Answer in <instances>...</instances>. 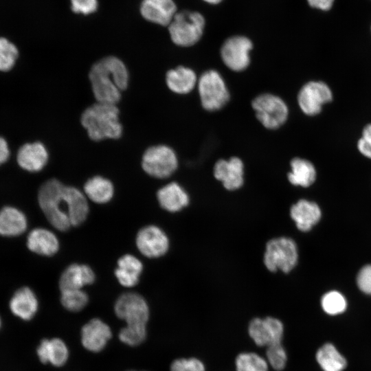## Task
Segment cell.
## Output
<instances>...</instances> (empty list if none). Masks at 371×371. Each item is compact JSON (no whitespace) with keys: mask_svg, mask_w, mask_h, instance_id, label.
<instances>
[{"mask_svg":"<svg viewBox=\"0 0 371 371\" xmlns=\"http://www.w3.org/2000/svg\"><path fill=\"white\" fill-rule=\"evenodd\" d=\"M48 159L47 149L41 142L26 144L17 154L19 165L29 172H38L46 165Z\"/></svg>","mask_w":371,"mask_h":371,"instance_id":"obj_20","label":"cell"},{"mask_svg":"<svg viewBox=\"0 0 371 371\" xmlns=\"http://www.w3.org/2000/svg\"><path fill=\"white\" fill-rule=\"evenodd\" d=\"M129 371H135V370H129Z\"/></svg>","mask_w":371,"mask_h":371,"instance_id":"obj_44","label":"cell"},{"mask_svg":"<svg viewBox=\"0 0 371 371\" xmlns=\"http://www.w3.org/2000/svg\"><path fill=\"white\" fill-rule=\"evenodd\" d=\"M316 359L324 371H343L347 365L346 359L330 343L319 348Z\"/></svg>","mask_w":371,"mask_h":371,"instance_id":"obj_29","label":"cell"},{"mask_svg":"<svg viewBox=\"0 0 371 371\" xmlns=\"http://www.w3.org/2000/svg\"><path fill=\"white\" fill-rule=\"evenodd\" d=\"M116 316L126 324L146 325L150 311L146 300L139 294L128 292L121 295L114 305Z\"/></svg>","mask_w":371,"mask_h":371,"instance_id":"obj_9","label":"cell"},{"mask_svg":"<svg viewBox=\"0 0 371 371\" xmlns=\"http://www.w3.org/2000/svg\"><path fill=\"white\" fill-rule=\"evenodd\" d=\"M290 216L299 230L308 232L319 221L321 210L315 203L301 199L291 206Z\"/></svg>","mask_w":371,"mask_h":371,"instance_id":"obj_22","label":"cell"},{"mask_svg":"<svg viewBox=\"0 0 371 371\" xmlns=\"http://www.w3.org/2000/svg\"><path fill=\"white\" fill-rule=\"evenodd\" d=\"M27 227L25 214L16 207L5 206L0 210V235L6 237L22 234Z\"/></svg>","mask_w":371,"mask_h":371,"instance_id":"obj_24","label":"cell"},{"mask_svg":"<svg viewBox=\"0 0 371 371\" xmlns=\"http://www.w3.org/2000/svg\"><path fill=\"white\" fill-rule=\"evenodd\" d=\"M178 160L175 151L168 146L157 145L147 148L142 159L143 170L151 177L164 179L177 170Z\"/></svg>","mask_w":371,"mask_h":371,"instance_id":"obj_6","label":"cell"},{"mask_svg":"<svg viewBox=\"0 0 371 371\" xmlns=\"http://www.w3.org/2000/svg\"><path fill=\"white\" fill-rule=\"evenodd\" d=\"M357 148L363 155L371 159V124L363 128L362 137L357 143Z\"/></svg>","mask_w":371,"mask_h":371,"instance_id":"obj_37","label":"cell"},{"mask_svg":"<svg viewBox=\"0 0 371 371\" xmlns=\"http://www.w3.org/2000/svg\"><path fill=\"white\" fill-rule=\"evenodd\" d=\"M321 304L323 310L331 315L343 313L347 306L344 295L336 291H332L324 294L322 298Z\"/></svg>","mask_w":371,"mask_h":371,"instance_id":"obj_33","label":"cell"},{"mask_svg":"<svg viewBox=\"0 0 371 371\" xmlns=\"http://www.w3.org/2000/svg\"><path fill=\"white\" fill-rule=\"evenodd\" d=\"M38 202L50 224L62 232L82 223L89 213V204L83 193L56 179L43 183Z\"/></svg>","mask_w":371,"mask_h":371,"instance_id":"obj_1","label":"cell"},{"mask_svg":"<svg viewBox=\"0 0 371 371\" xmlns=\"http://www.w3.org/2000/svg\"><path fill=\"white\" fill-rule=\"evenodd\" d=\"M203 107L207 111L222 108L229 100V93L221 75L215 70L204 72L198 82Z\"/></svg>","mask_w":371,"mask_h":371,"instance_id":"obj_7","label":"cell"},{"mask_svg":"<svg viewBox=\"0 0 371 371\" xmlns=\"http://www.w3.org/2000/svg\"><path fill=\"white\" fill-rule=\"evenodd\" d=\"M38 361L44 366H63L69 358V349L65 341L56 337H43L35 349Z\"/></svg>","mask_w":371,"mask_h":371,"instance_id":"obj_15","label":"cell"},{"mask_svg":"<svg viewBox=\"0 0 371 371\" xmlns=\"http://www.w3.org/2000/svg\"><path fill=\"white\" fill-rule=\"evenodd\" d=\"M119 113L116 104L96 102L82 112L80 122L93 141L118 139L122 135Z\"/></svg>","mask_w":371,"mask_h":371,"instance_id":"obj_3","label":"cell"},{"mask_svg":"<svg viewBox=\"0 0 371 371\" xmlns=\"http://www.w3.org/2000/svg\"><path fill=\"white\" fill-rule=\"evenodd\" d=\"M253 47L251 41L243 36H235L223 44L221 55L225 65L230 69L240 71L249 64V52Z\"/></svg>","mask_w":371,"mask_h":371,"instance_id":"obj_11","label":"cell"},{"mask_svg":"<svg viewBox=\"0 0 371 371\" xmlns=\"http://www.w3.org/2000/svg\"><path fill=\"white\" fill-rule=\"evenodd\" d=\"M267 358L270 366L276 370H283L287 361L286 351L281 344L268 346Z\"/></svg>","mask_w":371,"mask_h":371,"instance_id":"obj_35","label":"cell"},{"mask_svg":"<svg viewBox=\"0 0 371 371\" xmlns=\"http://www.w3.org/2000/svg\"><path fill=\"white\" fill-rule=\"evenodd\" d=\"M334 0H307L309 5L312 7L324 10L330 9Z\"/></svg>","mask_w":371,"mask_h":371,"instance_id":"obj_40","label":"cell"},{"mask_svg":"<svg viewBox=\"0 0 371 371\" xmlns=\"http://www.w3.org/2000/svg\"><path fill=\"white\" fill-rule=\"evenodd\" d=\"M3 317L0 313V331L3 327Z\"/></svg>","mask_w":371,"mask_h":371,"instance_id":"obj_43","label":"cell"},{"mask_svg":"<svg viewBox=\"0 0 371 371\" xmlns=\"http://www.w3.org/2000/svg\"><path fill=\"white\" fill-rule=\"evenodd\" d=\"M203 1L211 4H216V3H220L222 0H203Z\"/></svg>","mask_w":371,"mask_h":371,"instance_id":"obj_42","label":"cell"},{"mask_svg":"<svg viewBox=\"0 0 371 371\" xmlns=\"http://www.w3.org/2000/svg\"><path fill=\"white\" fill-rule=\"evenodd\" d=\"M236 371H268L266 360L254 352L239 354L235 361Z\"/></svg>","mask_w":371,"mask_h":371,"instance_id":"obj_31","label":"cell"},{"mask_svg":"<svg viewBox=\"0 0 371 371\" xmlns=\"http://www.w3.org/2000/svg\"><path fill=\"white\" fill-rule=\"evenodd\" d=\"M95 278V273L89 266L76 263L70 265L60 277V291L82 289L84 286L93 283Z\"/></svg>","mask_w":371,"mask_h":371,"instance_id":"obj_19","label":"cell"},{"mask_svg":"<svg viewBox=\"0 0 371 371\" xmlns=\"http://www.w3.org/2000/svg\"><path fill=\"white\" fill-rule=\"evenodd\" d=\"M256 115L261 124L267 128L276 129L287 119L288 108L279 97L265 93L257 96L251 103Z\"/></svg>","mask_w":371,"mask_h":371,"instance_id":"obj_8","label":"cell"},{"mask_svg":"<svg viewBox=\"0 0 371 371\" xmlns=\"http://www.w3.org/2000/svg\"><path fill=\"white\" fill-rule=\"evenodd\" d=\"M357 284L363 293L371 295V265L360 270L357 276Z\"/></svg>","mask_w":371,"mask_h":371,"instance_id":"obj_39","label":"cell"},{"mask_svg":"<svg viewBox=\"0 0 371 371\" xmlns=\"http://www.w3.org/2000/svg\"><path fill=\"white\" fill-rule=\"evenodd\" d=\"M170 371H205V368L203 363L196 358H181L172 361Z\"/></svg>","mask_w":371,"mask_h":371,"instance_id":"obj_36","label":"cell"},{"mask_svg":"<svg viewBox=\"0 0 371 371\" xmlns=\"http://www.w3.org/2000/svg\"><path fill=\"white\" fill-rule=\"evenodd\" d=\"M8 307L10 313L15 318L24 322H30L37 316L39 301L31 288L22 286L10 296Z\"/></svg>","mask_w":371,"mask_h":371,"instance_id":"obj_13","label":"cell"},{"mask_svg":"<svg viewBox=\"0 0 371 371\" xmlns=\"http://www.w3.org/2000/svg\"><path fill=\"white\" fill-rule=\"evenodd\" d=\"M248 333L254 343L259 346H269L281 344L284 326L280 320L272 317L254 318L249 324Z\"/></svg>","mask_w":371,"mask_h":371,"instance_id":"obj_12","label":"cell"},{"mask_svg":"<svg viewBox=\"0 0 371 371\" xmlns=\"http://www.w3.org/2000/svg\"><path fill=\"white\" fill-rule=\"evenodd\" d=\"M27 247L30 251L41 256H51L59 249V241L50 230L37 227L27 235Z\"/></svg>","mask_w":371,"mask_h":371,"instance_id":"obj_21","label":"cell"},{"mask_svg":"<svg viewBox=\"0 0 371 371\" xmlns=\"http://www.w3.org/2000/svg\"><path fill=\"white\" fill-rule=\"evenodd\" d=\"M110 326L99 318H93L81 329L80 340L83 347L92 352L102 351L111 338Z\"/></svg>","mask_w":371,"mask_h":371,"instance_id":"obj_16","label":"cell"},{"mask_svg":"<svg viewBox=\"0 0 371 371\" xmlns=\"http://www.w3.org/2000/svg\"><path fill=\"white\" fill-rule=\"evenodd\" d=\"M173 0H143L140 6L142 16L147 21L161 25H168L176 14Z\"/></svg>","mask_w":371,"mask_h":371,"instance_id":"obj_18","label":"cell"},{"mask_svg":"<svg viewBox=\"0 0 371 371\" xmlns=\"http://www.w3.org/2000/svg\"><path fill=\"white\" fill-rule=\"evenodd\" d=\"M87 197L96 203H106L113 196L114 188L111 181L101 176L90 178L84 186Z\"/></svg>","mask_w":371,"mask_h":371,"instance_id":"obj_28","label":"cell"},{"mask_svg":"<svg viewBox=\"0 0 371 371\" xmlns=\"http://www.w3.org/2000/svg\"><path fill=\"white\" fill-rule=\"evenodd\" d=\"M244 166L240 159H220L214 165V176L228 190L239 189L244 183Z\"/></svg>","mask_w":371,"mask_h":371,"instance_id":"obj_17","label":"cell"},{"mask_svg":"<svg viewBox=\"0 0 371 371\" xmlns=\"http://www.w3.org/2000/svg\"><path fill=\"white\" fill-rule=\"evenodd\" d=\"M71 3L74 12L84 14L94 12L98 8L97 0H71Z\"/></svg>","mask_w":371,"mask_h":371,"instance_id":"obj_38","label":"cell"},{"mask_svg":"<svg viewBox=\"0 0 371 371\" xmlns=\"http://www.w3.org/2000/svg\"><path fill=\"white\" fill-rule=\"evenodd\" d=\"M204 26L205 19L201 14L185 10L176 13L168 25V30L175 44L188 47L199 41Z\"/></svg>","mask_w":371,"mask_h":371,"instance_id":"obj_4","label":"cell"},{"mask_svg":"<svg viewBox=\"0 0 371 371\" xmlns=\"http://www.w3.org/2000/svg\"><path fill=\"white\" fill-rule=\"evenodd\" d=\"M297 259V245L291 238L282 236L267 242L263 262L269 271L289 273L295 267Z\"/></svg>","mask_w":371,"mask_h":371,"instance_id":"obj_5","label":"cell"},{"mask_svg":"<svg viewBox=\"0 0 371 371\" xmlns=\"http://www.w3.org/2000/svg\"><path fill=\"white\" fill-rule=\"evenodd\" d=\"M291 172L288 173V180L294 186L306 188L316 179L315 167L308 160L294 158L291 161Z\"/></svg>","mask_w":371,"mask_h":371,"instance_id":"obj_27","label":"cell"},{"mask_svg":"<svg viewBox=\"0 0 371 371\" xmlns=\"http://www.w3.org/2000/svg\"><path fill=\"white\" fill-rule=\"evenodd\" d=\"M89 302L87 294L82 289H69L60 291L63 306L71 312L82 310Z\"/></svg>","mask_w":371,"mask_h":371,"instance_id":"obj_30","label":"cell"},{"mask_svg":"<svg viewBox=\"0 0 371 371\" xmlns=\"http://www.w3.org/2000/svg\"><path fill=\"white\" fill-rule=\"evenodd\" d=\"M9 154L10 151L7 142L0 137V165L7 161Z\"/></svg>","mask_w":371,"mask_h":371,"instance_id":"obj_41","label":"cell"},{"mask_svg":"<svg viewBox=\"0 0 371 371\" xmlns=\"http://www.w3.org/2000/svg\"><path fill=\"white\" fill-rule=\"evenodd\" d=\"M333 94L329 87L321 81H311L305 84L300 89L298 96V104L307 115L318 114L324 104L330 102Z\"/></svg>","mask_w":371,"mask_h":371,"instance_id":"obj_10","label":"cell"},{"mask_svg":"<svg viewBox=\"0 0 371 371\" xmlns=\"http://www.w3.org/2000/svg\"><path fill=\"white\" fill-rule=\"evenodd\" d=\"M18 57L15 45L5 38H0V71H8L14 66Z\"/></svg>","mask_w":371,"mask_h":371,"instance_id":"obj_34","label":"cell"},{"mask_svg":"<svg viewBox=\"0 0 371 371\" xmlns=\"http://www.w3.org/2000/svg\"><path fill=\"white\" fill-rule=\"evenodd\" d=\"M146 325L126 324L119 332V339L124 344L136 346L146 337Z\"/></svg>","mask_w":371,"mask_h":371,"instance_id":"obj_32","label":"cell"},{"mask_svg":"<svg viewBox=\"0 0 371 371\" xmlns=\"http://www.w3.org/2000/svg\"><path fill=\"white\" fill-rule=\"evenodd\" d=\"M168 87L173 92L185 94L191 91L196 82L195 73L183 66L169 70L166 76Z\"/></svg>","mask_w":371,"mask_h":371,"instance_id":"obj_26","label":"cell"},{"mask_svg":"<svg viewBox=\"0 0 371 371\" xmlns=\"http://www.w3.org/2000/svg\"><path fill=\"white\" fill-rule=\"evenodd\" d=\"M136 245L144 256L158 258L168 251L169 240L162 229L150 225L139 229L136 236Z\"/></svg>","mask_w":371,"mask_h":371,"instance_id":"obj_14","label":"cell"},{"mask_svg":"<svg viewBox=\"0 0 371 371\" xmlns=\"http://www.w3.org/2000/svg\"><path fill=\"white\" fill-rule=\"evenodd\" d=\"M157 197L160 206L170 212L181 210L190 201L188 193L175 182L169 183L160 188L157 193Z\"/></svg>","mask_w":371,"mask_h":371,"instance_id":"obj_23","label":"cell"},{"mask_svg":"<svg viewBox=\"0 0 371 371\" xmlns=\"http://www.w3.org/2000/svg\"><path fill=\"white\" fill-rule=\"evenodd\" d=\"M89 78L97 102L116 104L121 98V91L128 87L129 76L124 63L111 56L92 65Z\"/></svg>","mask_w":371,"mask_h":371,"instance_id":"obj_2","label":"cell"},{"mask_svg":"<svg viewBox=\"0 0 371 371\" xmlns=\"http://www.w3.org/2000/svg\"><path fill=\"white\" fill-rule=\"evenodd\" d=\"M142 269L143 265L137 258L126 254L117 260L115 275L120 284L132 287L138 283Z\"/></svg>","mask_w":371,"mask_h":371,"instance_id":"obj_25","label":"cell"}]
</instances>
